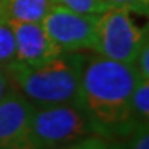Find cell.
<instances>
[{
    "label": "cell",
    "mask_w": 149,
    "mask_h": 149,
    "mask_svg": "<svg viewBox=\"0 0 149 149\" xmlns=\"http://www.w3.org/2000/svg\"><path fill=\"white\" fill-rule=\"evenodd\" d=\"M12 88H14V87H12V84H11V81L8 78V74H6L5 69H3V67H0V100H2Z\"/></svg>",
    "instance_id": "15"
},
{
    "label": "cell",
    "mask_w": 149,
    "mask_h": 149,
    "mask_svg": "<svg viewBox=\"0 0 149 149\" xmlns=\"http://www.w3.org/2000/svg\"><path fill=\"white\" fill-rule=\"evenodd\" d=\"M146 38V26L139 28L128 11L110 8L99 15L94 52L108 59L132 65Z\"/></svg>",
    "instance_id": "4"
},
{
    "label": "cell",
    "mask_w": 149,
    "mask_h": 149,
    "mask_svg": "<svg viewBox=\"0 0 149 149\" xmlns=\"http://www.w3.org/2000/svg\"><path fill=\"white\" fill-rule=\"evenodd\" d=\"M15 61V40L11 26L0 20V67L12 64Z\"/></svg>",
    "instance_id": "10"
},
{
    "label": "cell",
    "mask_w": 149,
    "mask_h": 149,
    "mask_svg": "<svg viewBox=\"0 0 149 149\" xmlns=\"http://www.w3.org/2000/svg\"><path fill=\"white\" fill-rule=\"evenodd\" d=\"M58 149H108V140L97 137V135H90L79 141H74L72 145H67Z\"/></svg>",
    "instance_id": "14"
},
{
    "label": "cell",
    "mask_w": 149,
    "mask_h": 149,
    "mask_svg": "<svg viewBox=\"0 0 149 149\" xmlns=\"http://www.w3.org/2000/svg\"><path fill=\"white\" fill-rule=\"evenodd\" d=\"M108 8H117L128 12H135L139 15H148L149 0H104Z\"/></svg>",
    "instance_id": "12"
},
{
    "label": "cell",
    "mask_w": 149,
    "mask_h": 149,
    "mask_svg": "<svg viewBox=\"0 0 149 149\" xmlns=\"http://www.w3.org/2000/svg\"><path fill=\"white\" fill-rule=\"evenodd\" d=\"M84 56L81 52H63L41 64L28 65L14 61L5 67V72L14 90L33 107L76 104Z\"/></svg>",
    "instance_id": "2"
},
{
    "label": "cell",
    "mask_w": 149,
    "mask_h": 149,
    "mask_svg": "<svg viewBox=\"0 0 149 149\" xmlns=\"http://www.w3.org/2000/svg\"><path fill=\"white\" fill-rule=\"evenodd\" d=\"M33 108L14 88L0 100V149L20 148Z\"/></svg>",
    "instance_id": "7"
},
{
    "label": "cell",
    "mask_w": 149,
    "mask_h": 149,
    "mask_svg": "<svg viewBox=\"0 0 149 149\" xmlns=\"http://www.w3.org/2000/svg\"><path fill=\"white\" fill-rule=\"evenodd\" d=\"M139 79L132 65L97 53L84 56L76 105L94 135L113 141L135 128L131 119V94Z\"/></svg>",
    "instance_id": "1"
},
{
    "label": "cell",
    "mask_w": 149,
    "mask_h": 149,
    "mask_svg": "<svg viewBox=\"0 0 149 149\" xmlns=\"http://www.w3.org/2000/svg\"><path fill=\"white\" fill-rule=\"evenodd\" d=\"M53 0H0V20L6 23H41Z\"/></svg>",
    "instance_id": "8"
},
{
    "label": "cell",
    "mask_w": 149,
    "mask_h": 149,
    "mask_svg": "<svg viewBox=\"0 0 149 149\" xmlns=\"http://www.w3.org/2000/svg\"><path fill=\"white\" fill-rule=\"evenodd\" d=\"M99 15L79 14L64 6L53 5L41 26L61 52L94 50Z\"/></svg>",
    "instance_id": "5"
},
{
    "label": "cell",
    "mask_w": 149,
    "mask_h": 149,
    "mask_svg": "<svg viewBox=\"0 0 149 149\" xmlns=\"http://www.w3.org/2000/svg\"><path fill=\"white\" fill-rule=\"evenodd\" d=\"M53 3L72 9L74 12H79V14L91 15H100L107 9H110L104 0H53Z\"/></svg>",
    "instance_id": "11"
},
{
    "label": "cell",
    "mask_w": 149,
    "mask_h": 149,
    "mask_svg": "<svg viewBox=\"0 0 149 149\" xmlns=\"http://www.w3.org/2000/svg\"><path fill=\"white\" fill-rule=\"evenodd\" d=\"M94 135L76 104L35 107L18 149H58Z\"/></svg>",
    "instance_id": "3"
},
{
    "label": "cell",
    "mask_w": 149,
    "mask_h": 149,
    "mask_svg": "<svg viewBox=\"0 0 149 149\" xmlns=\"http://www.w3.org/2000/svg\"><path fill=\"white\" fill-rule=\"evenodd\" d=\"M132 67L135 69L140 79L149 81V38L145 40L141 47L139 49V53L135 56Z\"/></svg>",
    "instance_id": "13"
},
{
    "label": "cell",
    "mask_w": 149,
    "mask_h": 149,
    "mask_svg": "<svg viewBox=\"0 0 149 149\" xmlns=\"http://www.w3.org/2000/svg\"><path fill=\"white\" fill-rule=\"evenodd\" d=\"M131 119L134 126L149 125V81L139 79L131 94Z\"/></svg>",
    "instance_id": "9"
},
{
    "label": "cell",
    "mask_w": 149,
    "mask_h": 149,
    "mask_svg": "<svg viewBox=\"0 0 149 149\" xmlns=\"http://www.w3.org/2000/svg\"><path fill=\"white\" fill-rule=\"evenodd\" d=\"M14 32L15 61L28 65L41 64L61 55V49L49 38L41 23H8Z\"/></svg>",
    "instance_id": "6"
}]
</instances>
